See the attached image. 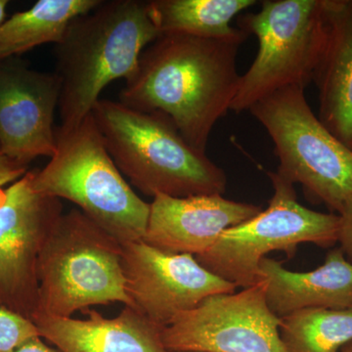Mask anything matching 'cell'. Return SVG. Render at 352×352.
Listing matches in <instances>:
<instances>
[{"instance_id":"cell-1","label":"cell","mask_w":352,"mask_h":352,"mask_svg":"<svg viewBox=\"0 0 352 352\" xmlns=\"http://www.w3.org/2000/svg\"><path fill=\"white\" fill-rule=\"evenodd\" d=\"M247 38L240 29L224 38L162 34L143 51L120 103L164 113L189 145L206 153L215 124L237 94L238 52Z\"/></svg>"},{"instance_id":"cell-2","label":"cell","mask_w":352,"mask_h":352,"mask_svg":"<svg viewBox=\"0 0 352 352\" xmlns=\"http://www.w3.org/2000/svg\"><path fill=\"white\" fill-rule=\"evenodd\" d=\"M160 36L147 1H102L72 21L55 50L61 126H78L91 113L104 88L133 76L143 51Z\"/></svg>"},{"instance_id":"cell-3","label":"cell","mask_w":352,"mask_h":352,"mask_svg":"<svg viewBox=\"0 0 352 352\" xmlns=\"http://www.w3.org/2000/svg\"><path fill=\"white\" fill-rule=\"evenodd\" d=\"M91 113L116 166L144 195L186 198L226 192L223 170L189 145L164 113L140 112L107 99L97 102Z\"/></svg>"},{"instance_id":"cell-4","label":"cell","mask_w":352,"mask_h":352,"mask_svg":"<svg viewBox=\"0 0 352 352\" xmlns=\"http://www.w3.org/2000/svg\"><path fill=\"white\" fill-rule=\"evenodd\" d=\"M55 136L56 152L43 170H34V189L75 204L120 244L142 241L150 204L116 166L92 113L75 127H58Z\"/></svg>"},{"instance_id":"cell-5","label":"cell","mask_w":352,"mask_h":352,"mask_svg":"<svg viewBox=\"0 0 352 352\" xmlns=\"http://www.w3.org/2000/svg\"><path fill=\"white\" fill-rule=\"evenodd\" d=\"M38 277L36 314L69 318L94 305L132 307L122 245L78 208L62 214L51 230L39 254Z\"/></svg>"},{"instance_id":"cell-6","label":"cell","mask_w":352,"mask_h":352,"mask_svg":"<svg viewBox=\"0 0 352 352\" xmlns=\"http://www.w3.org/2000/svg\"><path fill=\"white\" fill-rule=\"evenodd\" d=\"M279 160L277 173L302 185L312 203L338 214L352 198V149L329 131L310 108L305 89L289 87L254 104Z\"/></svg>"},{"instance_id":"cell-7","label":"cell","mask_w":352,"mask_h":352,"mask_svg":"<svg viewBox=\"0 0 352 352\" xmlns=\"http://www.w3.org/2000/svg\"><path fill=\"white\" fill-rule=\"evenodd\" d=\"M237 24L258 38V50L230 111H250L275 92L312 82L325 38L324 0H264L258 12L243 14Z\"/></svg>"},{"instance_id":"cell-8","label":"cell","mask_w":352,"mask_h":352,"mask_svg":"<svg viewBox=\"0 0 352 352\" xmlns=\"http://www.w3.org/2000/svg\"><path fill=\"white\" fill-rule=\"evenodd\" d=\"M267 175L274 191L267 208L228 229L208 252L195 256L210 272L244 289L258 283L259 263L270 252L293 256L298 245L331 248L339 241V214L305 208L298 201L295 184L277 171Z\"/></svg>"},{"instance_id":"cell-9","label":"cell","mask_w":352,"mask_h":352,"mask_svg":"<svg viewBox=\"0 0 352 352\" xmlns=\"http://www.w3.org/2000/svg\"><path fill=\"white\" fill-rule=\"evenodd\" d=\"M280 322L259 280L239 293L208 296L164 327L162 338L170 352H287Z\"/></svg>"},{"instance_id":"cell-10","label":"cell","mask_w":352,"mask_h":352,"mask_svg":"<svg viewBox=\"0 0 352 352\" xmlns=\"http://www.w3.org/2000/svg\"><path fill=\"white\" fill-rule=\"evenodd\" d=\"M34 170L12 183L0 204V307L32 321L38 311V263L63 204L36 191Z\"/></svg>"},{"instance_id":"cell-11","label":"cell","mask_w":352,"mask_h":352,"mask_svg":"<svg viewBox=\"0 0 352 352\" xmlns=\"http://www.w3.org/2000/svg\"><path fill=\"white\" fill-rule=\"evenodd\" d=\"M122 245V270L132 308L164 328L204 300L237 286L206 270L195 256L161 251L143 241Z\"/></svg>"},{"instance_id":"cell-12","label":"cell","mask_w":352,"mask_h":352,"mask_svg":"<svg viewBox=\"0 0 352 352\" xmlns=\"http://www.w3.org/2000/svg\"><path fill=\"white\" fill-rule=\"evenodd\" d=\"M61 80L15 56L0 60V153L29 166L56 152L55 110Z\"/></svg>"},{"instance_id":"cell-13","label":"cell","mask_w":352,"mask_h":352,"mask_svg":"<svg viewBox=\"0 0 352 352\" xmlns=\"http://www.w3.org/2000/svg\"><path fill=\"white\" fill-rule=\"evenodd\" d=\"M261 212V206L228 200L219 194L186 198L157 195L150 203L142 241L161 251L198 256L222 233Z\"/></svg>"},{"instance_id":"cell-14","label":"cell","mask_w":352,"mask_h":352,"mask_svg":"<svg viewBox=\"0 0 352 352\" xmlns=\"http://www.w3.org/2000/svg\"><path fill=\"white\" fill-rule=\"evenodd\" d=\"M88 318L36 314L32 318L39 336L62 352H170L164 346L163 329L138 310L122 308L113 318L96 310H83Z\"/></svg>"},{"instance_id":"cell-15","label":"cell","mask_w":352,"mask_h":352,"mask_svg":"<svg viewBox=\"0 0 352 352\" xmlns=\"http://www.w3.org/2000/svg\"><path fill=\"white\" fill-rule=\"evenodd\" d=\"M325 38L314 82L318 118L352 149V0H324Z\"/></svg>"},{"instance_id":"cell-16","label":"cell","mask_w":352,"mask_h":352,"mask_svg":"<svg viewBox=\"0 0 352 352\" xmlns=\"http://www.w3.org/2000/svg\"><path fill=\"white\" fill-rule=\"evenodd\" d=\"M259 280L268 307L279 318L307 308L352 307V263L342 249L329 252L321 266L307 272H293L279 261L264 258L259 263Z\"/></svg>"},{"instance_id":"cell-17","label":"cell","mask_w":352,"mask_h":352,"mask_svg":"<svg viewBox=\"0 0 352 352\" xmlns=\"http://www.w3.org/2000/svg\"><path fill=\"white\" fill-rule=\"evenodd\" d=\"M100 0H39L29 10L14 14L0 25V60L36 46L59 43L75 18L96 8Z\"/></svg>"},{"instance_id":"cell-18","label":"cell","mask_w":352,"mask_h":352,"mask_svg":"<svg viewBox=\"0 0 352 352\" xmlns=\"http://www.w3.org/2000/svg\"><path fill=\"white\" fill-rule=\"evenodd\" d=\"M256 3V0H152L147 1V8L161 36L224 38L239 31L230 25L235 16Z\"/></svg>"},{"instance_id":"cell-19","label":"cell","mask_w":352,"mask_h":352,"mask_svg":"<svg viewBox=\"0 0 352 352\" xmlns=\"http://www.w3.org/2000/svg\"><path fill=\"white\" fill-rule=\"evenodd\" d=\"M279 333L287 352H340L352 340V307L298 310L281 318Z\"/></svg>"},{"instance_id":"cell-20","label":"cell","mask_w":352,"mask_h":352,"mask_svg":"<svg viewBox=\"0 0 352 352\" xmlns=\"http://www.w3.org/2000/svg\"><path fill=\"white\" fill-rule=\"evenodd\" d=\"M38 336V330L34 322L0 307V352H12L25 340Z\"/></svg>"},{"instance_id":"cell-21","label":"cell","mask_w":352,"mask_h":352,"mask_svg":"<svg viewBox=\"0 0 352 352\" xmlns=\"http://www.w3.org/2000/svg\"><path fill=\"white\" fill-rule=\"evenodd\" d=\"M339 241L340 249L352 263V198L339 214Z\"/></svg>"},{"instance_id":"cell-22","label":"cell","mask_w":352,"mask_h":352,"mask_svg":"<svg viewBox=\"0 0 352 352\" xmlns=\"http://www.w3.org/2000/svg\"><path fill=\"white\" fill-rule=\"evenodd\" d=\"M28 166L0 153V187L19 180L29 171Z\"/></svg>"},{"instance_id":"cell-23","label":"cell","mask_w":352,"mask_h":352,"mask_svg":"<svg viewBox=\"0 0 352 352\" xmlns=\"http://www.w3.org/2000/svg\"><path fill=\"white\" fill-rule=\"evenodd\" d=\"M43 338L34 337L32 339L25 340L19 346L16 347L12 352H62L48 346L44 344Z\"/></svg>"},{"instance_id":"cell-24","label":"cell","mask_w":352,"mask_h":352,"mask_svg":"<svg viewBox=\"0 0 352 352\" xmlns=\"http://www.w3.org/2000/svg\"><path fill=\"white\" fill-rule=\"evenodd\" d=\"M7 6H8L7 0H0V25L6 22Z\"/></svg>"},{"instance_id":"cell-25","label":"cell","mask_w":352,"mask_h":352,"mask_svg":"<svg viewBox=\"0 0 352 352\" xmlns=\"http://www.w3.org/2000/svg\"><path fill=\"white\" fill-rule=\"evenodd\" d=\"M340 352H352V340H351L349 342H347L346 346L340 349Z\"/></svg>"},{"instance_id":"cell-26","label":"cell","mask_w":352,"mask_h":352,"mask_svg":"<svg viewBox=\"0 0 352 352\" xmlns=\"http://www.w3.org/2000/svg\"><path fill=\"white\" fill-rule=\"evenodd\" d=\"M186 352H193V351H186Z\"/></svg>"}]
</instances>
